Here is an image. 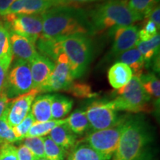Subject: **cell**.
<instances>
[{
    "label": "cell",
    "instance_id": "1",
    "mask_svg": "<svg viewBox=\"0 0 160 160\" xmlns=\"http://www.w3.org/2000/svg\"><path fill=\"white\" fill-rule=\"evenodd\" d=\"M41 16L43 25L42 35L45 37L62 38L94 33L88 13L73 5L52 8Z\"/></svg>",
    "mask_w": 160,
    "mask_h": 160
},
{
    "label": "cell",
    "instance_id": "2",
    "mask_svg": "<svg viewBox=\"0 0 160 160\" xmlns=\"http://www.w3.org/2000/svg\"><path fill=\"white\" fill-rule=\"evenodd\" d=\"M88 17L94 33L109 32L142 20L130 9L128 0H108L92 10Z\"/></svg>",
    "mask_w": 160,
    "mask_h": 160
},
{
    "label": "cell",
    "instance_id": "3",
    "mask_svg": "<svg viewBox=\"0 0 160 160\" xmlns=\"http://www.w3.org/2000/svg\"><path fill=\"white\" fill-rule=\"evenodd\" d=\"M151 142V131L140 117L125 119L119 145L112 160H142L144 148Z\"/></svg>",
    "mask_w": 160,
    "mask_h": 160
},
{
    "label": "cell",
    "instance_id": "4",
    "mask_svg": "<svg viewBox=\"0 0 160 160\" xmlns=\"http://www.w3.org/2000/svg\"><path fill=\"white\" fill-rule=\"evenodd\" d=\"M61 44L68 58L73 79L82 77L93 57V45L88 36L74 35L62 37Z\"/></svg>",
    "mask_w": 160,
    "mask_h": 160
},
{
    "label": "cell",
    "instance_id": "5",
    "mask_svg": "<svg viewBox=\"0 0 160 160\" xmlns=\"http://www.w3.org/2000/svg\"><path fill=\"white\" fill-rule=\"evenodd\" d=\"M117 94L112 102L117 111L139 113L151 111L149 105L151 99L144 90L139 77L133 76L127 85L117 90Z\"/></svg>",
    "mask_w": 160,
    "mask_h": 160
},
{
    "label": "cell",
    "instance_id": "6",
    "mask_svg": "<svg viewBox=\"0 0 160 160\" xmlns=\"http://www.w3.org/2000/svg\"><path fill=\"white\" fill-rule=\"evenodd\" d=\"M33 89V79L29 62L22 59H16L14 62L11 63L8 71L4 91L11 100Z\"/></svg>",
    "mask_w": 160,
    "mask_h": 160
},
{
    "label": "cell",
    "instance_id": "7",
    "mask_svg": "<svg viewBox=\"0 0 160 160\" xmlns=\"http://www.w3.org/2000/svg\"><path fill=\"white\" fill-rule=\"evenodd\" d=\"M125 119L114 127L95 131L82 139L98 152L105 160L112 159L119 145Z\"/></svg>",
    "mask_w": 160,
    "mask_h": 160
},
{
    "label": "cell",
    "instance_id": "8",
    "mask_svg": "<svg viewBox=\"0 0 160 160\" xmlns=\"http://www.w3.org/2000/svg\"><path fill=\"white\" fill-rule=\"evenodd\" d=\"M5 25L9 31L23 36L37 42L42 34V18L41 14H13L9 13L2 17Z\"/></svg>",
    "mask_w": 160,
    "mask_h": 160
},
{
    "label": "cell",
    "instance_id": "9",
    "mask_svg": "<svg viewBox=\"0 0 160 160\" xmlns=\"http://www.w3.org/2000/svg\"><path fill=\"white\" fill-rule=\"evenodd\" d=\"M85 112L93 131L114 127L123 120L118 117V111L114 108L112 100L93 102L88 106Z\"/></svg>",
    "mask_w": 160,
    "mask_h": 160
},
{
    "label": "cell",
    "instance_id": "10",
    "mask_svg": "<svg viewBox=\"0 0 160 160\" xmlns=\"http://www.w3.org/2000/svg\"><path fill=\"white\" fill-rule=\"evenodd\" d=\"M53 73L46 82L39 89L42 92L66 91L73 82L68 58L65 52H62L54 62Z\"/></svg>",
    "mask_w": 160,
    "mask_h": 160
},
{
    "label": "cell",
    "instance_id": "11",
    "mask_svg": "<svg viewBox=\"0 0 160 160\" xmlns=\"http://www.w3.org/2000/svg\"><path fill=\"white\" fill-rule=\"evenodd\" d=\"M113 42L108 58H117L125 51L136 47L139 41V29L136 25L121 27L109 31Z\"/></svg>",
    "mask_w": 160,
    "mask_h": 160
},
{
    "label": "cell",
    "instance_id": "12",
    "mask_svg": "<svg viewBox=\"0 0 160 160\" xmlns=\"http://www.w3.org/2000/svg\"><path fill=\"white\" fill-rule=\"evenodd\" d=\"M70 5L73 2L68 0H16L6 14H41L52 8Z\"/></svg>",
    "mask_w": 160,
    "mask_h": 160
},
{
    "label": "cell",
    "instance_id": "13",
    "mask_svg": "<svg viewBox=\"0 0 160 160\" xmlns=\"http://www.w3.org/2000/svg\"><path fill=\"white\" fill-rule=\"evenodd\" d=\"M39 93V90L33 89L10 100L7 107V120L11 128L19 125L27 117L31 111L32 103Z\"/></svg>",
    "mask_w": 160,
    "mask_h": 160
},
{
    "label": "cell",
    "instance_id": "14",
    "mask_svg": "<svg viewBox=\"0 0 160 160\" xmlns=\"http://www.w3.org/2000/svg\"><path fill=\"white\" fill-rule=\"evenodd\" d=\"M33 89L39 90L48 80L53 73L55 63L49 58L38 54L29 62Z\"/></svg>",
    "mask_w": 160,
    "mask_h": 160
},
{
    "label": "cell",
    "instance_id": "15",
    "mask_svg": "<svg viewBox=\"0 0 160 160\" xmlns=\"http://www.w3.org/2000/svg\"><path fill=\"white\" fill-rule=\"evenodd\" d=\"M10 40L13 57L17 59H22L30 62L39 54L36 48V43L28 38L9 31Z\"/></svg>",
    "mask_w": 160,
    "mask_h": 160
},
{
    "label": "cell",
    "instance_id": "16",
    "mask_svg": "<svg viewBox=\"0 0 160 160\" xmlns=\"http://www.w3.org/2000/svg\"><path fill=\"white\" fill-rule=\"evenodd\" d=\"M131 69L125 63L117 62L108 71V79L113 89L118 90L129 82L133 77Z\"/></svg>",
    "mask_w": 160,
    "mask_h": 160
},
{
    "label": "cell",
    "instance_id": "17",
    "mask_svg": "<svg viewBox=\"0 0 160 160\" xmlns=\"http://www.w3.org/2000/svg\"><path fill=\"white\" fill-rule=\"evenodd\" d=\"M53 95L44 94L36 97L31 105V113L36 122H42L52 119L51 104Z\"/></svg>",
    "mask_w": 160,
    "mask_h": 160
},
{
    "label": "cell",
    "instance_id": "18",
    "mask_svg": "<svg viewBox=\"0 0 160 160\" xmlns=\"http://www.w3.org/2000/svg\"><path fill=\"white\" fill-rule=\"evenodd\" d=\"M116 60L128 66L135 77H140L143 74L145 62L142 56L136 47L121 53L116 58Z\"/></svg>",
    "mask_w": 160,
    "mask_h": 160
},
{
    "label": "cell",
    "instance_id": "19",
    "mask_svg": "<svg viewBox=\"0 0 160 160\" xmlns=\"http://www.w3.org/2000/svg\"><path fill=\"white\" fill-rule=\"evenodd\" d=\"M49 134L56 144L66 151L73 148L77 142V136L70 130L66 122L55 127Z\"/></svg>",
    "mask_w": 160,
    "mask_h": 160
},
{
    "label": "cell",
    "instance_id": "20",
    "mask_svg": "<svg viewBox=\"0 0 160 160\" xmlns=\"http://www.w3.org/2000/svg\"><path fill=\"white\" fill-rule=\"evenodd\" d=\"M13 57L9 31L0 19V64L8 70Z\"/></svg>",
    "mask_w": 160,
    "mask_h": 160
},
{
    "label": "cell",
    "instance_id": "21",
    "mask_svg": "<svg viewBox=\"0 0 160 160\" xmlns=\"http://www.w3.org/2000/svg\"><path fill=\"white\" fill-rule=\"evenodd\" d=\"M66 124L77 136L83 134L91 128L86 112L82 110H77L66 118Z\"/></svg>",
    "mask_w": 160,
    "mask_h": 160
},
{
    "label": "cell",
    "instance_id": "22",
    "mask_svg": "<svg viewBox=\"0 0 160 160\" xmlns=\"http://www.w3.org/2000/svg\"><path fill=\"white\" fill-rule=\"evenodd\" d=\"M159 45L160 35L159 33H157L155 37L148 41H138L136 48L142 56L145 62L149 63L159 54Z\"/></svg>",
    "mask_w": 160,
    "mask_h": 160
},
{
    "label": "cell",
    "instance_id": "23",
    "mask_svg": "<svg viewBox=\"0 0 160 160\" xmlns=\"http://www.w3.org/2000/svg\"><path fill=\"white\" fill-rule=\"evenodd\" d=\"M73 101L59 94H53L51 104V117L53 119H62L71 112Z\"/></svg>",
    "mask_w": 160,
    "mask_h": 160
},
{
    "label": "cell",
    "instance_id": "24",
    "mask_svg": "<svg viewBox=\"0 0 160 160\" xmlns=\"http://www.w3.org/2000/svg\"><path fill=\"white\" fill-rule=\"evenodd\" d=\"M69 156L72 160H105L98 152L82 140L77 142Z\"/></svg>",
    "mask_w": 160,
    "mask_h": 160
},
{
    "label": "cell",
    "instance_id": "25",
    "mask_svg": "<svg viewBox=\"0 0 160 160\" xmlns=\"http://www.w3.org/2000/svg\"><path fill=\"white\" fill-rule=\"evenodd\" d=\"M66 122V119H51L47 122H35L28 132L26 137H43L49 134L50 132L58 125Z\"/></svg>",
    "mask_w": 160,
    "mask_h": 160
},
{
    "label": "cell",
    "instance_id": "26",
    "mask_svg": "<svg viewBox=\"0 0 160 160\" xmlns=\"http://www.w3.org/2000/svg\"><path fill=\"white\" fill-rule=\"evenodd\" d=\"M145 91L151 99H154L156 104L159 105L160 81L153 73H146L139 77Z\"/></svg>",
    "mask_w": 160,
    "mask_h": 160
},
{
    "label": "cell",
    "instance_id": "27",
    "mask_svg": "<svg viewBox=\"0 0 160 160\" xmlns=\"http://www.w3.org/2000/svg\"><path fill=\"white\" fill-rule=\"evenodd\" d=\"M45 157L48 160H65L68 151L56 144L50 137H44Z\"/></svg>",
    "mask_w": 160,
    "mask_h": 160
},
{
    "label": "cell",
    "instance_id": "28",
    "mask_svg": "<svg viewBox=\"0 0 160 160\" xmlns=\"http://www.w3.org/2000/svg\"><path fill=\"white\" fill-rule=\"evenodd\" d=\"M159 0H128V5L132 11L140 16L142 19L153 8L159 3Z\"/></svg>",
    "mask_w": 160,
    "mask_h": 160
},
{
    "label": "cell",
    "instance_id": "29",
    "mask_svg": "<svg viewBox=\"0 0 160 160\" xmlns=\"http://www.w3.org/2000/svg\"><path fill=\"white\" fill-rule=\"evenodd\" d=\"M70 94L79 99L93 98L97 97V93L92 91L91 86L88 84L80 82H73L68 89L66 91Z\"/></svg>",
    "mask_w": 160,
    "mask_h": 160
},
{
    "label": "cell",
    "instance_id": "30",
    "mask_svg": "<svg viewBox=\"0 0 160 160\" xmlns=\"http://www.w3.org/2000/svg\"><path fill=\"white\" fill-rule=\"evenodd\" d=\"M7 108L2 117H0V145L2 144H12L17 141L13 134L12 128L8 122L7 120Z\"/></svg>",
    "mask_w": 160,
    "mask_h": 160
},
{
    "label": "cell",
    "instance_id": "31",
    "mask_svg": "<svg viewBox=\"0 0 160 160\" xmlns=\"http://www.w3.org/2000/svg\"><path fill=\"white\" fill-rule=\"evenodd\" d=\"M24 145L32 152L35 159L45 158L44 150V137H27L24 139Z\"/></svg>",
    "mask_w": 160,
    "mask_h": 160
},
{
    "label": "cell",
    "instance_id": "32",
    "mask_svg": "<svg viewBox=\"0 0 160 160\" xmlns=\"http://www.w3.org/2000/svg\"><path fill=\"white\" fill-rule=\"evenodd\" d=\"M35 122L34 117L30 111L27 117L19 125L12 128L13 134H14L16 139H17V141H21V140L25 139L29 129L31 128V127Z\"/></svg>",
    "mask_w": 160,
    "mask_h": 160
},
{
    "label": "cell",
    "instance_id": "33",
    "mask_svg": "<svg viewBox=\"0 0 160 160\" xmlns=\"http://www.w3.org/2000/svg\"><path fill=\"white\" fill-rule=\"evenodd\" d=\"M159 29L154 22L149 19H145L143 27L139 30V41H148L157 34Z\"/></svg>",
    "mask_w": 160,
    "mask_h": 160
},
{
    "label": "cell",
    "instance_id": "34",
    "mask_svg": "<svg viewBox=\"0 0 160 160\" xmlns=\"http://www.w3.org/2000/svg\"><path fill=\"white\" fill-rule=\"evenodd\" d=\"M0 160H18L17 148L12 144L0 145Z\"/></svg>",
    "mask_w": 160,
    "mask_h": 160
},
{
    "label": "cell",
    "instance_id": "35",
    "mask_svg": "<svg viewBox=\"0 0 160 160\" xmlns=\"http://www.w3.org/2000/svg\"><path fill=\"white\" fill-rule=\"evenodd\" d=\"M17 159L18 160H35V157L28 148L22 144L17 148Z\"/></svg>",
    "mask_w": 160,
    "mask_h": 160
},
{
    "label": "cell",
    "instance_id": "36",
    "mask_svg": "<svg viewBox=\"0 0 160 160\" xmlns=\"http://www.w3.org/2000/svg\"><path fill=\"white\" fill-rule=\"evenodd\" d=\"M143 19H149L153 22L155 23L157 25V28L159 30L160 28V8L159 5L156 6L151 10V11Z\"/></svg>",
    "mask_w": 160,
    "mask_h": 160
},
{
    "label": "cell",
    "instance_id": "37",
    "mask_svg": "<svg viewBox=\"0 0 160 160\" xmlns=\"http://www.w3.org/2000/svg\"><path fill=\"white\" fill-rule=\"evenodd\" d=\"M16 0H0V17L6 15L12 4Z\"/></svg>",
    "mask_w": 160,
    "mask_h": 160
},
{
    "label": "cell",
    "instance_id": "38",
    "mask_svg": "<svg viewBox=\"0 0 160 160\" xmlns=\"http://www.w3.org/2000/svg\"><path fill=\"white\" fill-rule=\"evenodd\" d=\"M8 71V70L6 69L3 65L0 64V93L5 91Z\"/></svg>",
    "mask_w": 160,
    "mask_h": 160
},
{
    "label": "cell",
    "instance_id": "39",
    "mask_svg": "<svg viewBox=\"0 0 160 160\" xmlns=\"http://www.w3.org/2000/svg\"><path fill=\"white\" fill-rule=\"evenodd\" d=\"M10 99H8V97H7L5 91L2 92V93H0V117H1L2 115L3 114L5 109L7 108Z\"/></svg>",
    "mask_w": 160,
    "mask_h": 160
},
{
    "label": "cell",
    "instance_id": "40",
    "mask_svg": "<svg viewBox=\"0 0 160 160\" xmlns=\"http://www.w3.org/2000/svg\"><path fill=\"white\" fill-rule=\"evenodd\" d=\"M71 2H77V3H85V2H91L97 1V0H68Z\"/></svg>",
    "mask_w": 160,
    "mask_h": 160
},
{
    "label": "cell",
    "instance_id": "41",
    "mask_svg": "<svg viewBox=\"0 0 160 160\" xmlns=\"http://www.w3.org/2000/svg\"><path fill=\"white\" fill-rule=\"evenodd\" d=\"M35 160H48L46 158H39V159H35Z\"/></svg>",
    "mask_w": 160,
    "mask_h": 160
},
{
    "label": "cell",
    "instance_id": "42",
    "mask_svg": "<svg viewBox=\"0 0 160 160\" xmlns=\"http://www.w3.org/2000/svg\"><path fill=\"white\" fill-rule=\"evenodd\" d=\"M67 160H72V159H71V157H70V156H68V157Z\"/></svg>",
    "mask_w": 160,
    "mask_h": 160
}]
</instances>
